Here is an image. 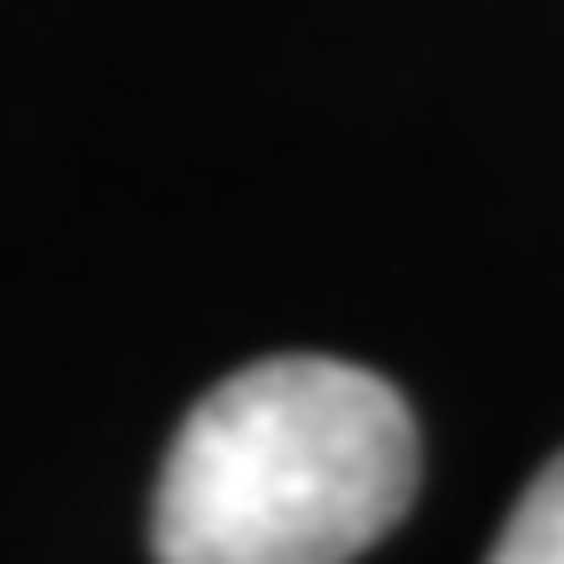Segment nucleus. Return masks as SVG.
I'll use <instances>...</instances> for the list:
<instances>
[{"mask_svg": "<svg viewBox=\"0 0 564 564\" xmlns=\"http://www.w3.org/2000/svg\"><path fill=\"white\" fill-rule=\"evenodd\" d=\"M486 564H564V455L525 486V502L510 510Z\"/></svg>", "mask_w": 564, "mask_h": 564, "instance_id": "2", "label": "nucleus"}, {"mask_svg": "<svg viewBox=\"0 0 564 564\" xmlns=\"http://www.w3.org/2000/svg\"><path fill=\"white\" fill-rule=\"evenodd\" d=\"M423 478L415 415L329 352H274L204 392L158 478V564H352Z\"/></svg>", "mask_w": 564, "mask_h": 564, "instance_id": "1", "label": "nucleus"}]
</instances>
